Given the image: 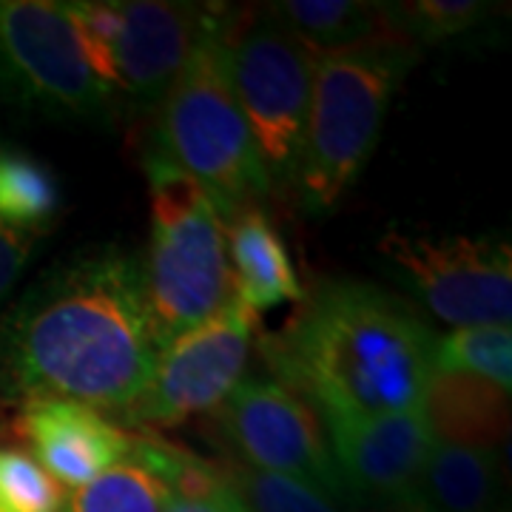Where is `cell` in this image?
I'll return each mask as SVG.
<instances>
[{
    "label": "cell",
    "instance_id": "obj_7",
    "mask_svg": "<svg viewBox=\"0 0 512 512\" xmlns=\"http://www.w3.org/2000/svg\"><path fill=\"white\" fill-rule=\"evenodd\" d=\"M313 57L271 9L242 18L231 15V83L271 188L296 180L311 109Z\"/></svg>",
    "mask_w": 512,
    "mask_h": 512
},
{
    "label": "cell",
    "instance_id": "obj_9",
    "mask_svg": "<svg viewBox=\"0 0 512 512\" xmlns=\"http://www.w3.org/2000/svg\"><path fill=\"white\" fill-rule=\"evenodd\" d=\"M254 342V313L234 296L228 308L185 330L157 350L151 379L128 419L148 424H183L217 413L242 384Z\"/></svg>",
    "mask_w": 512,
    "mask_h": 512
},
{
    "label": "cell",
    "instance_id": "obj_1",
    "mask_svg": "<svg viewBox=\"0 0 512 512\" xmlns=\"http://www.w3.org/2000/svg\"><path fill=\"white\" fill-rule=\"evenodd\" d=\"M157 359L140 256L92 245L55 262L0 316V396L128 410Z\"/></svg>",
    "mask_w": 512,
    "mask_h": 512
},
{
    "label": "cell",
    "instance_id": "obj_8",
    "mask_svg": "<svg viewBox=\"0 0 512 512\" xmlns=\"http://www.w3.org/2000/svg\"><path fill=\"white\" fill-rule=\"evenodd\" d=\"M379 251L441 322L453 328L510 325L512 254L507 242L387 231Z\"/></svg>",
    "mask_w": 512,
    "mask_h": 512
},
{
    "label": "cell",
    "instance_id": "obj_26",
    "mask_svg": "<svg viewBox=\"0 0 512 512\" xmlns=\"http://www.w3.org/2000/svg\"><path fill=\"white\" fill-rule=\"evenodd\" d=\"M165 512H251V510H248V504L242 501L239 490H234L231 495H222V498H214V501H183V498H171V495H168Z\"/></svg>",
    "mask_w": 512,
    "mask_h": 512
},
{
    "label": "cell",
    "instance_id": "obj_23",
    "mask_svg": "<svg viewBox=\"0 0 512 512\" xmlns=\"http://www.w3.org/2000/svg\"><path fill=\"white\" fill-rule=\"evenodd\" d=\"M66 490L20 447L0 444V512H63Z\"/></svg>",
    "mask_w": 512,
    "mask_h": 512
},
{
    "label": "cell",
    "instance_id": "obj_17",
    "mask_svg": "<svg viewBox=\"0 0 512 512\" xmlns=\"http://www.w3.org/2000/svg\"><path fill=\"white\" fill-rule=\"evenodd\" d=\"M268 9L305 49H311L313 55L356 49L387 32L382 3L282 0Z\"/></svg>",
    "mask_w": 512,
    "mask_h": 512
},
{
    "label": "cell",
    "instance_id": "obj_24",
    "mask_svg": "<svg viewBox=\"0 0 512 512\" xmlns=\"http://www.w3.org/2000/svg\"><path fill=\"white\" fill-rule=\"evenodd\" d=\"M251 512H339L336 501L296 478L239 467L231 473Z\"/></svg>",
    "mask_w": 512,
    "mask_h": 512
},
{
    "label": "cell",
    "instance_id": "obj_16",
    "mask_svg": "<svg viewBox=\"0 0 512 512\" xmlns=\"http://www.w3.org/2000/svg\"><path fill=\"white\" fill-rule=\"evenodd\" d=\"M501 453L436 441L421 470L419 512H507Z\"/></svg>",
    "mask_w": 512,
    "mask_h": 512
},
{
    "label": "cell",
    "instance_id": "obj_2",
    "mask_svg": "<svg viewBox=\"0 0 512 512\" xmlns=\"http://www.w3.org/2000/svg\"><path fill=\"white\" fill-rule=\"evenodd\" d=\"M265 353L276 382L308 396L322 419L416 410L436 373L430 328L393 293L356 279L322 282Z\"/></svg>",
    "mask_w": 512,
    "mask_h": 512
},
{
    "label": "cell",
    "instance_id": "obj_13",
    "mask_svg": "<svg viewBox=\"0 0 512 512\" xmlns=\"http://www.w3.org/2000/svg\"><path fill=\"white\" fill-rule=\"evenodd\" d=\"M18 427L32 450L29 456L60 487H86L134 450V436L100 410L72 399L20 402Z\"/></svg>",
    "mask_w": 512,
    "mask_h": 512
},
{
    "label": "cell",
    "instance_id": "obj_5",
    "mask_svg": "<svg viewBox=\"0 0 512 512\" xmlns=\"http://www.w3.org/2000/svg\"><path fill=\"white\" fill-rule=\"evenodd\" d=\"M151 237L143 291L157 350L234 302L228 220L180 168L146 157Z\"/></svg>",
    "mask_w": 512,
    "mask_h": 512
},
{
    "label": "cell",
    "instance_id": "obj_14",
    "mask_svg": "<svg viewBox=\"0 0 512 512\" xmlns=\"http://www.w3.org/2000/svg\"><path fill=\"white\" fill-rule=\"evenodd\" d=\"M228 259L234 274V296L251 313H268L285 302L305 299L291 251L259 205H245L231 217Z\"/></svg>",
    "mask_w": 512,
    "mask_h": 512
},
{
    "label": "cell",
    "instance_id": "obj_20",
    "mask_svg": "<svg viewBox=\"0 0 512 512\" xmlns=\"http://www.w3.org/2000/svg\"><path fill=\"white\" fill-rule=\"evenodd\" d=\"M436 370L464 373L501 390L512 384V330L510 325L458 328L436 339Z\"/></svg>",
    "mask_w": 512,
    "mask_h": 512
},
{
    "label": "cell",
    "instance_id": "obj_19",
    "mask_svg": "<svg viewBox=\"0 0 512 512\" xmlns=\"http://www.w3.org/2000/svg\"><path fill=\"white\" fill-rule=\"evenodd\" d=\"M168 487L137 450L103 476L66 495L63 512H165Z\"/></svg>",
    "mask_w": 512,
    "mask_h": 512
},
{
    "label": "cell",
    "instance_id": "obj_25",
    "mask_svg": "<svg viewBox=\"0 0 512 512\" xmlns=\"http://www.w3.org/2000/svg\"><path fill=\"white\" fill-rule=\"evenodd\" d=\"M35 242L37 237L0 225V316L15 296L20 276H23L29 259H32V251H35Z\"/></svg>",
    "mask_w": 512,
    "mask_h": 512
},
{
    "label": "cell",
    "instance_id": "obj_22",
    "mask_svg": "<svg viewBox=\"0 0 512 512\" xmlns=\"http://www.w3.org/2000/svg\"><path fill=\"white\" fill-rule=\"evenodd\" d=\"M72 20L80 52L86 57L97 83L120 103V66H117V40L123 32V3L120 0H77L63 3Z\"/></svg>",
    "mask_w": 512,
    "mask_h": 512
},
{
    "label": "cell",
    "instance_id": "obj_21",
    "mask_svg": "<svg viewBox=\"0 0 512 512\" xmlns=\"http://www.w3.org/2000/svg\"><path fill=\"white\" fill-rule=\"evenodd\" d=\"M490 3L481 0H410V3H382V15L393 35L421 43H444L458 35L478 29L487 15Z\"/></svg>",
    "mask_w": 512,
    "mask_h": 512
},
{
    "label": "cell",
    "instance_id": "obj_6",
    "mask_svg": "<svg viewBox=\"0 0 512 512\" xmlns=\"http://www.w3.org/2000/svg\"><path fill=\"white\" fill-rule=\"evenodd\" d=\"M0 103L57 123L111 126L123 117L55 0H0Z\"/></svg>",
    "mask_w": 512,
    "mask_h": 512
},
{
    "label": "cell",
    "instance_id": "obj_12",
    "mask_svg": "<svg viewBox=\"0 0 512 512\" xmlns=\"http://www.w3.org/2000/svg\"><path fill=\"white\" fill-rule=\"evenodd\" d=\"M205 9L168 0L123 3V32L117 40L123 114L160 109L200 35Z\"/></svg>",
    "mask_w": 512,
    "mask_h": 512
},
{
    "label": "cell",
    "instance_id": "obj_4",
    "mask_svg": "<svg viewBox=\"0 0 512 512\" xmlns=\"http://www.w3.org/2000/svg\"><path fill=\"white\" fill-rule=\"evenodd\" d=\"M416 57L419 46L390 29L365 46L313 57L308 128L293 180L308 214L333 211L365 171L390 100Z\"/></svg>",
    "mask_w": 512,
    "mask_h": 512
},
{
    "label": "cell",
    "instance_id": "obj_3",
    "mask_svg": "<svg viewBox=\"0 0 512 512\" xmlns=\"http://www.w3.org/2000/svg\"><path fill=\"white\" fill-rule=\"evenodd\" d=\"M228 23L231 12L205 9L200 35L157 109L148 151L200 183L225 220L271 194L268 171L231 83Z\"/></svg>",
    "mask_w": 512,
    "mask_h": 512
},
{
    "label": "cell",
    "instance_id": "obj_27",
    "mask_svg": "<svg viewBox=\"0 0 512 512\" xmlns=\"http://www.w3.org/2000/svg\"><path fill=\"white\" fill-rule=\"evenodd\" d=\"M348 512H419L413 498L396 501V504H348Z\"/></svg>",
    "mask_w": 512,
    "mask_h": 512
},
{
    "label": "cell",
    "instance_id": "obj_15",
    "mask_svg": "<svg viewBox=\"0 0 512 512\" xmlns=\"http://www.w3.org/2000/svg\"><path fill=\"white\" fill-rule=\"evenodd\" d=\"M421 410L441 444L498 450L510 433V390L476 376L436 370Z\"/></svg>",
    "mask_w": 512,
    "mask_h": 512
},
{
    "label": "cell",
    "instance_id": "obj_11",
    "mask_svg": "<svg viewBox=\"0 0 512 512\" xmlns=\"http://www.w3.org/2000/svg\"><path fill=\"white\" fill-rule=\"evenodd\" d=\"M328 444L345 504H396L413 498L436 444L424 410L376 419H328Z\"/></svg>",
    "mask_w": 512,
    "mask_h": 512
},
{
    "label": "cell",
    "instance_id": "obj_18",
    "mask_svg": "<svg viewBox=\"0 0 512 512\" xmlns=\"http://www.w3.org/2000/svg\"><path fill=\"white\" fill-rule=\"evenodd\" d=\"M60 211V185L35 154L0 146V225L40 237Z\"/></svg>",
    "mask_w": 512,
    "mask_h": 512
},
{
    "label": "cell",
    "instance_id": "obj_10",
    "mask_svg": "<svg viewBox=\"0 0 512 512\" xmlns=\"http://www.w3.org/2000/svg\"><path fill=\"white\" fill-rule=\"evenodd\" d=\"M217 419L242 467L296 478L336 504L345 501L325 424L291 387L276 379L242 382L217 410Z\"/></svg>",
    "mask_w": 512,
    "mask_h": 512
}]
</instances>
